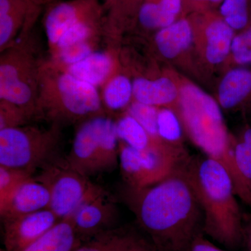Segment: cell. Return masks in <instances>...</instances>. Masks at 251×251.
I'll return each mask as SVG.
<instances>
[{
  "label": "cell",
  "instance_id": "cb8c5ba5",
  "mask_svg": "<svg viewBox=\"0 0 251 251\" xmlns=\"http://www.w3.org/2000/svg\"><path fill=\"white\" fill-rule=\"evenodd\" d=\"M81 244L68 218L61 220L47 233L21 251H73Z\"/></svg>",
  "mask_w": 251,
  "mask_h": 251
},
{
  "label": "cell",
  "instance_id": "4fadbf2b",
  "mask_svg": "<svg viewBox=\"0 0 251 251\" xmlns=\"http://www.w3.org/2000/svg\"><path fill=\"white\" fill-rule=\"evenodd\" d=\"M73 251H157L138 225L126 224L97 234Z\"/></svg>",
  "mask_w": 251,
  "mask_h": 251
},
{
  "label": "cell",
  "instance_id": "5b68a950",
  "mask_svg": "<svg viewBox=\"0 0 251 251\" xmlns=\"http://www.w3.org/2000/svg\"><path fill=\"white\" fill-rule=\"evenodd\" d=\"M62 128L57 125H50L48 129L26 125L0 130V166L34 175L60 156Z\"/></svg>",
  "mask_w": 251,
  "mask_h": 251
},
{
  "label": "cell",
  "instance_id": "e575fe53",
  "mask_svg": "<svg viewBox=\"0 0 251 251\" xmlns=\"http://www.w3.org/2000/svg\"><path fill=\"white\" fill-rule=\"evenodd\" d=\"M185 1L196 6H204L221 4L224 0H185Z\"/></svg>",
  "mask_w": 251,
  "mask_h": 251
},
{
  "label": "cell",
  "instance_id": "484cf974",
  "mask_svg": "<svg viewBox=\"0 0 251 251\" xmlns=\"http://www.w3.org/2000/svg\"><path fill=\"white\" fill-rule=\"evenodd\" d=\"M119 165V138L116 122L107 115L104 120L100 135L99 151L100 173H110Z\"/></svg>",
  "mask_w": 251,
  "mask_h": 251
},
{
  "label": "cell",
  "instance_id": "44dd1931",
  "mask_svg": "<svg viewBox=\"0 0 251 251\" xmlns=\"http://www.w3.org/2000/svg\"><path fill=\"white\" fill-rule=\"evenodd\" d=\"M194 37L192 23L181 18L168 27L158 29L155 35V44L163 57L174 59L191 46Z\"/></svg>",
  "mask_w": 251,
  "mask_h": 251
},
{
  "label": "cell",
  "instance_id": "ba28073f",
  "mask_svg": "<svg viewBox=\"0 0 251 251\" xmlns=\"http://www.w3.org/2000/svg\"><path fill=\"white\" fill-rule=\"evenodd\" d=\"M189 156L187 151L169 150L139 151L119 141V165L124 184L144 188L169 176Z\"/></svg>",
  "mask_w": 251,
  "mask_h": 251
},
{
  "label": "cell",
  "instance_id": "d590c367",
  "mask_svg": "<svg viewBox=\"0 0 251 251\" xmlns=\"http://www.w3.org/2000/svg\"><path fill=\"white\" fill-rule=\"evenodd\" d=\"M115 1V0H108V1Z\"/></svg>",
  "mask_w": 251,
  "mask_h": 251
},
{
  "label": "cell",
  "instance_id": "ac0fdd59",
  "mask_svg": "<svg viewBox=\"0 0 251 251\" xmlns=\"http://www.w3.org/2000/svg\"><path fill=\"white\" fill-rule=\"evenodd\" d=\"M133 100L156 108H172L177 103L179 86L170 77H137L133 81Z\"/></svg>",
  "mask_w": 251,
  "mask_h": 251
},
{
  "label": "cell",
  "instance_id": "f546056e",
  "mask_svg": "<svg viewBox=\"0 0 251 251\" xmlns=\"http://www.w3.org/2000/svg\"><path fill=\"white\" fill-rule=\"evenodd\" d=\"M158 108L133 100L126 112L139 122L151 136L161 139L158 136L157 126Z\"/></svg>",
  "mask_w": 251,
  "mask_h": 251
},
{
  "label": "cell",
  "instance_id": "603a6c76",
  "mask_svg": "<svg viewBox=\"0 0 251 251\" xmlns=\"http://www.w3.org/2000/svg\"><path fill=\"white\" fill-rule=\"evenodd\" d=\"M183 0H150L140 6L138 21L148 29H161L176 21L182 9Z\"/></svg>",
  "mask_w": 251,
  "mask_h": 251
},
{
  "label": "cell",
  "instance_id": "7402d4cb",
  "mask_svg": "<svg viewBox=\"0 0 251 251\" xmlns=\"http://www.w3.org/2000/svg\"><path fill=\"white\" fill-rule=\"evenodd\" d=\"M31 9V0H0V50L14 44Z\"/></svg>",
  "mask_w": 251,
  "mask_h": 251
},
{
  "label": "cell",
  "instance_id": "d4e9b609",
  "mask_svg": "<svg viewBox=\"0 0 251 251\" xmlns=\"http://www.w3.org/2000/svg\"><path fill=\"white\" fill-rule=\"evenodd\" d=\"M101 100L105 110H127L133 100V82L126 75L116 74L103 86Z\"/></svg>",
  "mask_w": 251,
  "mask_h": 251
},
{
  "label": "cell",
  "instance_id": "30bf717a",
  "mask_svg": "<svg viewBox=\"0 0 251 251\" xmlns=\"http://www.w3.org/2000/svg\"><path fill=\"white\" fill-rule=\"evenodd\" d=\"M4 251H21L47 233L60 221L50 209L1 220Z\"/></svg>",
  "mask_w": 251,
  "mask_h": 251
},
{
  "label": "cell",
  "instance_id": "9a60e30c",
  "mask_svg": "<svg viewBox=\"0 0 251 251\" xmlns=\"http://www.w3.org/2000/svg\"><path fill=\"white\" fill-rule=\"evenodd\" d=\"M231 177L237 198L251 209V126L232 135L230 145Z\"/></svg>",
  "mask_w": 251,
  "mask_h": 251
},
{
  "label": "cell",
  "instance_id": "7c38bea8",
  "mask_svg": "<svg viewBox=\"0 0 251 251\" xmlns=\"http://www.w3.org/2000/svg\"><path fill=\"white\" fill-rule=\"evenodd\" d=\"M103 12L98 0H71L54 5L48 11L44 23L50 49L77 23Z\"/></svg>",
  "mask_w": 251,
  "mask_h": 251
},
{
  "label": "cell",
  "instance_id": "8992f818",
  "mask_svg": "<svg viewBox=\"0 0 251 251\" xmlns=\"http://www.w3.org/2000/svg\"><path fill=\"white\" fill-rule=\"evenodd\" d=\"M41 62L25 43L14 44L0 56V100L22 108L36 119Z\"/></svg>",
  "mask_w": 251,
  "mask_h": 251
},
{
  "label": "cell",
  "instance_id": "836d02e7",
  "mask_svg": "<svg viewBox=\"0 0 251 251\" xmlns=\"http://www.w3.org/2000/svg\"><path fill=\"white\" fill-rule=\"evenodd\" d=\"M242 245L244 246L246 251H251V221L244 219Z\"/></svg>",
  "mask_w": 251,
  "mask_h": 251
},
{
  "label": "cell",
  "instance_id": "8fae6325",
  "mask_svg": "<svg viewBox=\"0 0 251 251\" xmlns=\"http://www.w3.org/2000/svg\"><path fill=\"white\" fill-rule=\"evenodd\" d=\"M106 116L94 117L80 124L74 135L72 150L66 157L74 169L87 177L100 174V135Z\"/></svg>",
  "mask_w": 251,
  "mask_h": 251
},
{
  "label": "cell",
  "instance_id": "1f68e13d",
  "mask_svg": "<svg viewBox=\"0 0 251 251\" xmlns=\"http://www.w3.org/2000/svg\"><path fill=\"white\" fill-rule=\"evenodd\" d=\"M230 54L234 62L239 65L251 64V26L235 34Z\"/></svg>",
  "mask_w": 251,
  "mask_h": 251
},
{
  "label": "cell",
  "instance_id": "ffe728a7",
  "mask_svg": "<svg viewBox=\"0 0 251 251\" xmlns=\"http://www.w3.org/2000/svg\"><path fill=\"white\" fill-rule=\"evenodd\" d=\"M119 141L139 151L181 150L168 145L159 138L151 136L143 126L127 112H123L116 120Z\"/></svg>",
  "mask_w": 251,
  "mask_h": 251
},
{
  "label": "cell",
  "instance_id": "2e32d148",
  "mask_svg": "<svg viewBox=\"0 0 251 251\" xmlns=\"http://www.w3.org/2000/svg\"><path fill=\"white\" fill-rule=\"evenodd\" d=\"M50 202L49 189L33 176L24 181L0 207L1 221L49 209Z\"/></svg>",
  "mask_w": 251,
  "mask_h": 251
},
{
  "label": "cell",
  "instance_id": "e0dca14e",
  "mask_svg": "<svg viewBox=\"0 0 251 251\" xmlns=\"http://www.w3.org/2000/svg\"><path fill=\"white\" fill-rule=\"evenodd\" d=\"M59 68L97 88L116 74L117 62L110 51H94L80 62Z\"/></svg>",
  "mask_w": 251,
  "mask_h": 251
},
{
  "label": "cell",
  "instance_id": "6da1fadb",
  "mask_svg": "<svg viewBox=\"0 0 251 251\" xmlns=\"http://www.w3.org/2000/svg\"><path fill=\"white\" fill-rule=\"evenodd\" d=\"M180 166L151 186L132 188L123 183L118 189L117 200L134 214L157 251H189L204 234L202 208Z\"/></svg>",
  "mask_w": 251,
  "mask_h": 251
},
{
  "label": "cell",
  "instance_id": "52a82bcc",
  "mask_svg": "<svg viewBox=\"0 0 251 251\" xmlns=\"http://www.w3.org/2000/svg\"><path fill=\"white\" fill-rule=\"evenodd\" d=\"M34 177L49 189V209L60 221L71 217L82 204L106 191L74 169L67 158L61 156L41 168Z\"/></svg>",
  "mask_w": 251,
  "mask_h": 251
},
{
  "label": "cell",
  "instance_id": "277c9868",
  "mask_svg": "<svg viewBox=\"0 0 251 251\" xmlns=\"http://www.w3.org/2000/svg\"><path fill=\"white\" fill-rule=\"evenodd\" d=\"M175 110L191 142L204 156L222 163L231 175L232 135L219 102L192 82H183Z\"/></svg>",
  "mask_w": 251,
  "mask_h": 251
},
{
  "label": "cell",
  "instance_id": "83f0119b",
  "mask_svg": "<svg viewBox=\"0 0 251 251\" xmlns=\"http://www.w3.org/2000/svg\"><path fill=\"white\" fill-rule=\"evenodd\" d=\"M219 11L221 18L234 31L251 26V0H224Z\"/></svg>",
  "mask_w": 251,
  "mask_h": 251
},
{
  "label": "cell",
  "instance_id": "5bb4252c",
  "mask_svg": "<svg viewBox=\"0 0 251 251\" xmlns=\"http://www.w3.org/2000/svg\"><path fill=\"white\" fill-rule=\"evenodd\" d=\"M202 37V50L204 58L209 64L217 65L230 54L231 46L235 34L221 16L208 14L196 20Z\"/></svg>",
  "mask_w": 251,
  "mask_h": 251
},
{
  "label": "cell",
  "instance_id": "d6986e66",
  "mask_svg": "<svg viewBox=\"0 0 251 251\" xmlns=\"http://www.w3.org/2000/svg\"><path fill=\"white\" fill-rule=\"evenodd\" d=\"M218 102L226 110L244 108L251 104V69L235 68L225 75L218 90Z\"/></svg>",
  "mask_w": 251,
  "mask_h": 251
},
{
  "label": "cell",
  "instance_id": "7a4b0ae2",
  "mask_svg": "<svg viewBox=\"0 0 251 251\" xmlns=\"http://www.w3.org/2000/svg\"><path fill=\"white\" fill-rule=\"evenodd\" d=\"M180 167L202 208L204 235L228 250L238 249L242 246L244 215L226 167L204 155H189Z\"/></svg>",
  "mask_w": 251,
  "mask_h": 251
},
{
  "label": "cell",
  "instance_id": "4316f807",
  "mask_svg": "<svg viewBox=\"0 0 251 251\" xmlns=\"http://www.w3.org/2000/svg\"><path fill=\"white\" fill-rule=\"evenodd\" d=\"M157 126L158 136L163 142L175 148L185 150L182 140L184 128L174 108H158Z\"/></svg>",
  "mask_w": 251,
  "mask_h": 251
},
{
  "label": "cell",
  "instance_id": "4dcf8cb0",
  "mask_svg": "<svg viewBox=\"0 0 251 251\" xmlns=\"http://www.w3.org/2000/svg\"><path fill=\"white\" fill-rule=\"evenodd\" d=\"M32 119L17 105L0 100V130L28 125Z\"/></svg>",
  "mask_w": 251,
  "mask_h": 251
},
{
  "label": "cell",
  "instance_id": "9c48e42d",
  "mask_svg": "<svg viewBox=\"0 0 251 251\" xmlns=\"http://www.w3.org/2000/svg\"><path fill=\"white\" fill-rule=\"evenodd\" d=\"M117 201L116 196L105 191L82 204L69 217L82 244L97 234L120 226Z\"/></svg>",
  "mask_w": 251,
  "mask_h": 251
},
{
  "label": "cell",
  "instance_id": "d6a6232c",
  "mask_svg": "<svg viewBox=\"0 0 251 251\" xmlns=\"http://www.w3.org/2000/svg\"><path fill=\"white\" fill-rule=\"evenodd\" d=\"M189 251H232L221 249L209 240L204 234L200 235L195 239Z\"/></svg>",
  "mask_w": 251,
  "mask_h": 251
},
{
  "label": "cell",
  "instance_id": "3957f363",
  "mask_svg": "<svg viewBox=\"0 0 251 251\" xmlns=\"http://www.w3.org/2000/svg\"><path fill=\"white\" fill-rule=\"evenodd\" d=\"M102 115H107L97 87L59 69L50 61L41 62L36 119L63 128Z\"/></svg>",
  "mask_w": 251,
  "mask_h": 251
},
{
  "label": "cell",
  "instance_id": "f1b7e54d",
  "mask_svg": "<svg viewBox=\"0 0 251 251\" xmlns=\"http://www.w3.org/2000/svg\"><path fill=\"white\" fill-rule=\"evenodd\" d=\"M33 176L30 172L0 166V207L24 181Z\"/></svg>",
  "mask_w": 251,
  "mask_h": 251
}]
</instances>
